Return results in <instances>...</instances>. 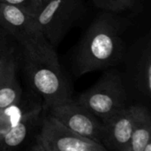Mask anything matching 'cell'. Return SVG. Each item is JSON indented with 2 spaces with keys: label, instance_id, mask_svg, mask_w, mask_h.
I'll list each match as a JSON object with an SVG mask.
<instances>
[{
  "label": "cell",
  "instance_id": "1",
  "mask_svg": "<svg viewBox=\"0 0 151 151\" xmlns=\"http://www.w3.org/2000/svg\"><path fill=\"white\" fill-rule=\"evenodd\" d=\"M128 21L111 12L99 15L86 30L73 59L74 73L81 76L115 65L124 52L122 35Z\"/></svg>",
  "mask_w": 151,
  "mask_h": 151
},
{
  "label": "cell",
  "instance_id": "2",
  "mask_svg": "<svg viewBox=\"0 0 151 151\" xmlns=\"http://www.w3.org/2000/svg\"><path fill=\"white\" fill-rule=\"evenodd\" d=\"M0 26L19 42L25 57L59 65L54 47L48 42L35 18L0 3Z\"/></svg>",
  "mask_w": 151,
  "mask_h": 151
},
{
  "label": "cell",
  "instance_id": "16",
  "mask_svg": "<svg viewBox=\"0 0 151 151\" xmlns=\"http://www.w3.org/2000/svg\"><path fill=\"white\" fill-rule=\"evenodd\" d=\"M47 1H48V0H43V2H44V3H45V2H47Z\"/></svg>",
  "mask_w": 151,
  "mask_h": 151
},
{
  "label": "cell",
  "instance_id": "14",
  "mask_svg": "<svg viewBox=\"0 0 151 151\" xmlns=\"http://www.w3.org/2000/svg\"><path fill=\"white\" fill-rule=\"evenodd\" d=\"M135 0H93L94 4L105 12H121L130 9Z\"/></svg>",
  "mask_w": 151,
  "mask_h": 151
},
{
  "label": "cell",
  "instance_id": "8",
  "mask_svg": "<svg viewBox=\"0 0 151 151\" xmlns=\"http://www.w3.org/2000/svg\"><path fill=\"white\" fill-rule=\"evenodd\" d=\"M137 105H128L104 121L102 145L106 150L127 151L135 120Z\"/></svg>",
  "mask_w": 151,
  "mask_h": 151
},
{
  "label": "cell",
  "instance_id": "9",
  "mask_svg": "<svg viewBox=\"0 0 151 151\" xmlns=\"http://www.w3.org/2000/svg\"><path fill=\"white\" fill-rule=\"evenodd\" d=\"M22 90L17 77V59L15 50L0 58V111L19 103Z\"/></svg>",
  "mask_w": 151,
  "mask_h": 151
},
{
  "label": "cell",
  "instance_id": "4",
  "mask_svg": "<svg viewBox=\"0 0 151 151\" xmlns=\"http://www.w3.org/2000/svg\"><path fill=\"white\" fill-rule=\"evenodd\" d=\"M24 70L31 88L42 98L44 110L73 101L71 88L60 65L24 56Z\"/></svg>",
  "mask_w": 151,
  "mask_h": 151
},
{
  "label": "cell",
  "instance_id": "12",
  "mask_svg": "<svg viewBox=\"0 0 151 151\" xmlns=\"http://www.w3.org/2000/svg\"><path fill=\"white\" fill-rule=\"evenodd\" d=\"M134 82L136 89L143 96H150L151 94V44L147 39L145 47L136 61L134 71Z\"/></svg>",
  "mask_w": 151,
  "mask_h": 151
},
{
  "label": "cell",
  "instance_id": "10",
  "mask_svg": "<svg viewBox=\"0 0 151 151\" xmlns=\"http://www.w3.org/2000/svg\"><path fill=\"white\" fill-rule=\"evenodd\" d=\"M42 105L36 103L8 132L0 136V151L12 150L19 148L32 131L41 123Z\"/></svg>",
  "mask_w": 151,
  "mask_h": 151
},
{
  "label": "cell",
  "instance_id": "6",
  "mask_svg": "<svg viewBox=\"0 0 151 151\" xmlns=\"http://www.w3.org/2000/svg\"><path fill=\"white\" fill-rule=\"evenodd\" d=\"M32 151H104L105 148L66 127L48 114L42 118Z\"/></svg>",
  "mask_w": 151,
  "mask_h": 151
},
{
  "label": "cell",
  "instance_id": "11",
  "mask_svg": "<svg viewBox=\"0 0 151 151\" xmlns=\"http://www.w3.org/2000/svg\"><path fill=\"white\" fill-rule=\"evenodd\" d=\"M127 151H151V116L143 105H137L135 120Z\"/></svg>",
  "mask_w": 151,
  "mask_h": 151
},
{
  "label": "cell",
  "instance_id": "13",
  "mask_svg": "<svg viewBox=\"0 0 151 151\" xmlns=\"http://www.w3.org/2000/svg\"><path fill=\"white\" fill-rule=\"evenodd\" d=\"M0 3L18 8L34 18L40 12L44 4L43 0H0Z\"/></svg>",
  "mask_w": 151,
  "mask_h": 151
},
{
  "label": "cell",
  "instance_id": "5",
  "mask_svg": "<svg viewBox=\"0 0 151 151\" xmlns=\"http://www.w3.org/2000/svg\"><path fill=\"white\" fill-rule=\"evenodd\" d=\"M85 12L83 0H48L35 18L48 42L55 48Z\"/></svg>",
  "mask_w": 151,
  "mask_h": 151
},
{
  "label": "cell",
  "instance_id": "7",
  "mask_svg": "<svg viewBox=\"0 0 151 151\" xmlns=\"http://www.w3.org/2000/svg\"><path fill=\"white\" fill-rule=\"evenodd\" d=\"M48 111L49 114L74 133L102 144L103 121L75 101L55 105Z\"/></svg>",
  "mask_w": 151,
  "mask_h": 151
},
{
  "label": "cell",
  "instance_id": "3",
  "mask_svg": "<svg viewBox=\"0 0 151 151\" xmlns=\"http://www.w3.org/2000/svg\"><path fill=\"white\" fill-rule=\"evenodd\" d=\"M103 122L127 105V92L120 73L106 72L89 89L75 101Z\"/></svg>",
  "mask_w": 151,
  "mask_h": 151
},
{
  "label": "cell",
  "instance_id": "15",
  "mask_svg": "<svg viewBox=\"0 0 151 151\" xmlns=\"http://www.w3.org/2000/svg\"><path fill=\"white\" fill-rule=\"evenodd\" d=\"M11 35L8 32L0 26V58L8 53L9 51L15 50L11 41Z\"/></svg>",
  "mask_w": 151,
  "mask_h": 151
}]
</instances>
